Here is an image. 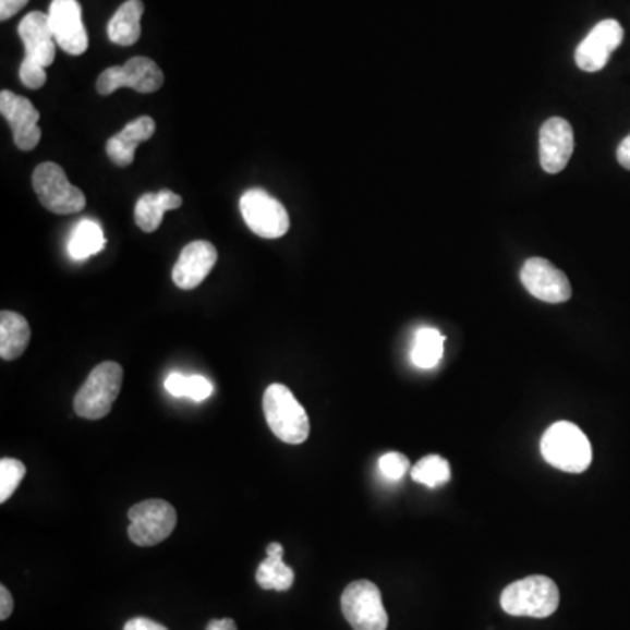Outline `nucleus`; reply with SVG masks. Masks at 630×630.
<instances>
[{"label": "nucleus", "instance_id": "a878e982", "mask_svg": "<svg viewBox=\"0 0 630 630\" xmlns=\"http://www.w3.org/2000/svg\"><path fill=\"white\" fill-rule=\"evenodd\" d=\"M383 475L389 480H400L403 478L404 473L409 471L410 461L407 456L400 452H389L383 456L380 462H378Z\"/></svg>", "mask_w": 630, "mask_h": 630}, {"label": "nucleus", "instance_id": "f257e3e1", "mask_svg": "<svg viewBox=\"0 0 630 630\" xmlns=\"http://www.w3.org/2000/svg\"><path fill=\"white\" fill-rule=\"evenodd\" d=\"M263 412L271 433L289 445H300L311 435V421L302 403L282 384H271L263 396Z\"/></svg>", "mask_w": 630, "mask_h": 630}, {"label": "nucleus", "instance_id": "aec40b11", "mask_svg": "<svg viewBox=\"0 0 630 630\" xmlns=\"http://www.w3.org/2000/svg\"><path fill=\"white\" fill-rule=\"evenodd\" d=\"M284 548L280 543H270L267 559L259 564L256 582L263 591L286 592L293 586L294 571L282 560Z\"/></svg>", "mask_w": 630, "mask_h": 630}, {"label": "nucleus", "instance_id": "cd10ccee", "mask_svg": "<svg viewBox=\"0 0 630 630\" xmlns=\"http://www.w3.org/2000/svg\"><path fill=\"white\" fill-rule=\"evenodd\" d=\"M214 392L213 384L202 375H192L187 378V396L193 401H204Z\"/></svg>", "mask_w": 630, "mask_h": 630}, {"label": "nucleus", "instance_id": "f3484780", "mask_svg": "<svg viewBox=\"0 0 630 630\" xmlns=\"http://www.w3.org/2000/svg\"><path fill=\"white\" fill-rule=\"evenodd\" d=\"M156 123L149 116H141L137 120L126 124L120 134L109 138L106 152L109 160L121 169L134 163L138 144L146 143L155 134Z\"/></svg>", "mask_w": 630, "mask_h": 630}, {"label": "nucleus", "instance_id": "4be33fe9", "mask_svg": "<svg viewBox=\"0 0 630 630\" xmlns=\"http://www.w3.org/2000/svg\"><path fill=\"white\" fill-rule=\"evenodd\" d=\"M104 247H106V237H104L102 228L92 219H83L74 228L69 240V254L77 262L95 256Z\"/></svg>", "mask_w": 630, "mask_h": 630}, {"label": "nucleus", "instance_id": "1a4fd4ad", "mask_svg": "<svg viewBox=\"0 0 630 630\" xmlns=\"http://www.w3.org/2000/svg\"><path fill=\"white\" fill-rule=\"evenodd\" d=\"M163 72L152 58L134 57L123 68H109L98 76L97 92L104 97L116 89L132 88L138 94H155L163 86Z\"/></svg>", "mask_w": 630, "mask_h": 630}, {"label": "nucleus", "instance_id": "7c9ffc66", "mask_svg": "<svg viewBox=\"0 0 630 630\" xmlns=\"http://www.w3.org/2000/svg\"><path fill=\"white\" fill-rule=\"evenodd\" d=\"M123 630H169L167 627L161 626L158 621L152 620V618L137 617L132 618V620L124 623Z\"/></svg>", "mask_w": 630, "mask_h": 630}, {"label": "nucleus", "instance_id": "9d476101", "mask_svg": "<svg viewBox=\"0 0 630 630\" xmlns=\"http://www.w3.org/2000/svg\"><path fill=\"white\" fill-rule=\"evenodd\" d=\"M49 25L57 45L65 53H85L88 49V34L83 25V10L77 0H53L49 5Z\"/></svg>", "mask_w": 630, "mask_h": 630}, {"label": "nucleus", "instance_id": "dca6fc26", "mask_svg": "<svg viewBox=\"0 0 630 630\" xmlns=\"http://www.w3.org/2000/svg\"><path fill=\"white\" fill-rule=\"evenodd\" d=\"M20 37L25 45V58L48 69L54 62L53 31L49 25V16L40 11L28 13L19 27Z\"/></svg>", "mask_w": 630, "mask_h": 630}, {"label": "nucleus", "instance_id": "c85d7f7f", "mask_svg": "<svg viewBox=\"0 0 630 630\" xmlns=\"http://www.w3.org/2000/svg\"><path fill=\"white\" fill-rule=\"evenodd\" d=\"M187 378L190 377L182 375V373H170L167 380H165V389L170 395L175 396V398H184V396H187Z\"/></svg>", "mask_w": 630, "mask_h": 630}, {"label": "nucleus", "instance_id": "473e14b6", "mask_svg": "<svg viewBox=\"0 0 630 630\" xmlns=\"http://www.w3.org/2000/svg\"><path fill=\"white\" fill-rule=\"evenodd\" d=\"M618 163L623 169L630 170V135L621 141L617 152Z\"/></svg>", "mask_w": 630, "mask_h": 630}, {"label": "nucleus", "instance_id": "f8f14e48", "mask_svg": "<svg viewBox=\"0 0 630 630\" xmlns=\"http://www.w3.org/2000/svg\"><path fill=\"white\" fill-rule=\"evenodd\" d=\"M623 40V28L617 20H603L580 43L574 53L578 68L585 72H599L606 68L613 51Z\"/></svg>", "mask_w": 630, "mask_h": 630}, {"label": "nucleus", "instance_id": "f03ea898", "mask_svg": "<svg viewBox=\"0 0 630 630\" xmlns=\"http://www.w3.org/2000/svg\"><path fill=\"white\" fill-rule=\"evenodd\" d=\"M545 461L566 473H583L592 462V445L577 424L555 422L542 438Z\"/></svg>", "mask_w": 630, "mask_h": 630}, {"label": "nucleus", "instance_id": "2eb2a0df", "mask_svg": "<svg viewBox=\"0 0 630 630\" xmlns=\"http://www.w3.org/2000/svg\"><path fill=\"white\" fill-rule=\"evenodd\" d=\"M218 263V249L214 247L210 242L196 240L182 249L175 267H173V284L178 288L190 291L207 279L214 265Z\"/></svg>", "mask_w": 630, "mask_h": 630}, {"label": "nucleus", "instance_id": "7ed1b4c3", "mask_svg": "<svg viewBox=\"0 0 630 630\" xmlns=\"http://www.w3.org/2000/svg\"><path fill=\"white\" fill-rule=\"evenodd\" d=\"M559 589L548 577L522 578L501 594V608L511 617L548 618L559 608Z\"/></svg>", "mask_w": 630, "mask_h": 630}, {"label": "nucleus", "instance_id": "9b49d317", "mask_svg": "<svg viewBox=\"0 0 630 630\" xmlns=\"http://www.w3.org/2000/svg\"><path fill=\"white\" fill-rule=\"evenodd\" d=\"M520 280L529 293L545 303L568 302L573 294L566 274L543 258L528 259L520 271Z\"/></svg>", "mask_w": 630, "mask_h": 630}, {"label": "nucleus", "instance_id": "b1692460", "mask_svg": "<svg viewBox=\"0 0 630 630\" xmlns=\"http://www.w3.org/2000/svg\"><path fill=\"white\" fill-rule=\"evenodd\" d=\"M450 475L452 473H450L449 461L439 458V456H427V458L421 459L412 470L413 482L431 488L447 484Z\"/></svg>", "mask_w": 630, "mask_h": 630}, {"label": "nucleus", "instance_id": "20e7f679", "mask_svg": "<svg viewBox=\"0 0 630 630\" xmlns=\"http://www.w3.org/2000/svg\"><path fill=\"white\" fill-rule=\"evenodd\" d=\"M121 386H123V368L120 364L114 361L98 364L77 391L74 410L80 417L88 421L106 417L120 396Z\"/></svg>", "mask_w": 630, "mask_h": 630}, {"label": "nucleus", "instance_id": "c756f323", "mask_svg": "<svg viewBox=\"0 0 630 630\" xmlns=\"http://www.w3.org/2000/svg\"><path fill=\"white\" fill-rule=\"evenodd\" d=\"M27 4L28 0H0V20L5 22L13 19L14 14L20 13Z\"/></svg>", "mask_w": 630, "mask_h": 630}, {"label": "nucleus", "instance_id": "2f4dec72", "mask_svg": "<svg viewBox=\"0 0 630 630\" xmlns=\"http://www.w3.org/2000/svg\"><path fill=\"white\" fill-rule=\"evenodd\" d=\"M14 601L8 586H0V620H8L13 613Z\"/></svg>", "mask_w": 630, "mask_h": 630}, {"label": "nucleus", "instance_id": "412c9836", "mask_svg": "<svg viewBox=\"0 0 630 630\" xmlns=\"http://www.w3.org/2000/svg\"><path fill=\"white\" fill-rule=\"evenodd\" d=\"M144 14L143 0H126L120 10L116 11L107 34L114 45L132 46L141 37V19Z\"/></svg>", "mask_w": 630, "mask_h": 630}, {"label": "nucleus", "instance_id": "423d86ee", "mask_svg": "<svg viewBox=\"0 0 630 630\" xmlns=\"http://www.w3.org/2000/svg\"><path fill=\"white\" fill-rule=\"evenodd\" d=\"M129 537L137 546H155L165 542L178 525V513L163 499L137 502L129 511Z\"/></svg>", "mask_w": 630, "mask_h": 630}, {"label": "nucleus", "instance_id": "5701e85b", "mask_svg": "<svg viewBox=\"0 0 630 630\" xmlns=\"http://www.w3.org/2000/svg\"><path fill=\"white\" fill-rule=\"evenodd\" d=\"M445 337L435 328L419 329L413 342L412 361L422 369L435 368L444 358Z\"/></svg>", "mask_w": 630, "mask_h": 630}, {"label": "nucleus", "instance_id": "6e6552de", "mask_svg": "<svg viewBox=\"0 0 630 630\" xmlns=\"http://www.w3.org/2000/svg\"><path fill=\"white\" fill-rule=\"evenodd\" d=\"M240 213L249 230L262 239H280L291 227L284 205L259 187L242 195Z\"/></svg>", "mask_w": 630, "mask_h": 630}, {"label": "nucleus", "instance_id": "4468645a", "mask_svg": "<svg viewBox=\"0 0 630 630\" xmlns=\"http://www.w3.org/2000/svg\"><path fill=\"white\" fill-rule=\"evenodd\" d=\"M574 149L573 126L562 118H550L540 130V163L548 173L566 169Z\"/></svg>", "mask_w": 630, "mask_h": 630}, {"label": "nucleus", "instance_id": "39448f33", "mask_svg": "<svg viewBox=\"0 0 630 630\" xmlns=\"http://www.w3.org/2000/svg\"><path fill=\"white\" fill-rule=\"evenodd\" d=\"M32 186L37 198L49 213L76 214L85 209L86 196L80 187L72 186L62 167L51 161L40 163L32 175Z\"/></svg>", "mask_w": 630, "mask_h": 630}, {"label": "nucleus", "instance_id": "a211bd4d", "mask_svg": "<svg viewBox=\"0 0 630 630\" xmlns=\"http://www.w3.org/2000/svg\"><path fill=\"white\" fill-rule=\"evenodd\" d=\"M181 205V196L178 193L170 192V190L146 193V195L138 198L137 205H135V222H137V227L141 230L146 231V233H153V231L160 228L165 213L179 209Z\"/></svg>", "mask_w": 630, "mask_h": 630}, {"label": "nucleus", "instance_id": "bb28decb", "mask_svg": "<svg viewBox=\"0 0 630 630\" xmlns=\"http://www.w3.org/2000/svg\"><path fill=\"white\" fill-rule=\"evenodd\" d=\"M46 69L39 63L32 62L28 58L23 60L22 65H20V80H22L23 85L31 89H39L45 86L46 83Z\"/></svg>", "mask_w": 630, "mask_h": 630}, {"label": "nucleus", "instance_id": "6ab92c4d", "mask_svg": "<svg viewBox=\"0 0 630 630\" xmlns=\"http://www.w3.org/2000/svg\"><path fill=\"white\" fill-rule=\"evenodd\" d=\"M31 326L22 314L2 311L0 314V358L4 361L19 360L31 343Z\"/></svg>", "mask_w": 630, "mask_h": 630}, {"label": "nucleus", "instance_id": "72a5a7b5", "mask_svg": "<svg viewBox=\"0 0 630 630\" xmlns=\"http://www.w3.org/2000/svg\"><path fill=\"white\" fill-rule=\"evenodd\" d=\"M205 630H239L235 621L231 618H221V620H213Z\"/></svg>", "mask_w": 630, "mask_h": 630}, {"label": "nucleus", "instance_id": "ddd939ff", "mask_svg": "<svg viewBox=\"0 0 630 630\" xmlns=\"http://www.w3.org/2000/svg\"><path fill=\"white\" fill-rule=\"evenodd\" d=\"M0 114L13 130L14 144L22 152L36 149L40 141L39 111L28 98L20 97L10 89L0 94Z\"/></svg>", "mask_w": 630, "mask_h": 630}, {"label": "nucleus", "instance_id": "393cba45", "mask_svg": "<svg viewBox=\"0 0 630 630\" xmlns=\"http://www.w3.org/2000/svg\"><path fill=\"white\" fill-rule=\"evenodd\" d=\"M27 468L19 459H2L0 461V502H5L22 484Z\"/></svg>", "mask_w": 630, "mask_h": 630}, {"label": "nucleus", "instance_id": "0eeeda50", "mask_svg": "<svg viewBox=\"0 0 630 630\" xmlns=\"http://www.w3.org/2000/svg\"><path fill=\"white\" fill-rule=\"evenodd\" d=\"M342 613L354 630H387L389 626L380 589L368 580H358L347 586Z\"/></svg>", "mask_w": 630, "mask_h": 630}]
</instances>
